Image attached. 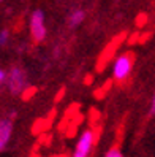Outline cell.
I'll return each mask as SVG.
<instances>
[{
    "label": "cell",
    "instance_id": "6da1fadb",
    "mask_svg": "<svg viewBox=\"0 0 155 157\" xmlns=\"http://www.w3.org/2000/svg\"><path fill=\"white\" fill-rule=\"evenodd\" d=\"M27 87H29L27 71L17 63H13V65L8 67V79L5 84L8 94L11 97H21Z\"/></svg>",
    "mask_w": 155,
    "mask_h": 157
},
{
    "label": "cell",
    "instance_id": "7a4b0ae2",
    "mask_svg": "<svg viewBox=\"0 0 155 157\" xmlns=\"http://www.w3.org/2000/svg\"><path fill=\"white\" fill-rule=\"evenodd\" d=\"M133 62H135L133 52H124L120 56H117L113 65V81L124 82L133 70Z\"/></svg>",
    "mask_w": 155,
    "mask_h": 157
},
{
    "label": "cell",
    "instance_id": "3957f363",
    "mask_svg": "<svg viewBox=\"0 0 155 157\" xmlns=\"http://www.w3.org/2000/svg\"><path fill=\"white\" fill-rule=\"evenodd\" d=\"M29 30H30V36L33 38L35 43H41L48 35V29H46V16L44 11L36 8L32 11L30 19H29Z\"/></svg>",
    "mask_w": 155,
    "mask_h": 157
},
{
    "label": "cell",
    "instance_id": "277c9868",
    "mask_svg": "<svg viewBox=\"0 0 155 157\" xmlns=\"http://www.w3.org/2000/svg\"><path fill=\"white\" fill-rule=\"evenodd\" d=\"M16 116H17L16 109H10V111H6L5 116H2V119H0V151L2 152L10 146L13 130H14Z\"/></svg>",
    "mask_w": 155,
    "mask_h": 157
},
{
    "label": "cell",
    "instance_id": "5b68a950",
    "mask_svg": "<svg viewBox=\"0 0 155 157\" xmlns=\"http://www.w3.org/2000/svg\"><path fill=\"white\" fill-rule=\"evenodd\" d=\"M94 144H95V132L92 128H86L78 138L71 157H89L94 149Z\"/></svg>",
    "mask_w": 155,
    "mask_h": 157
},
{
    "label": "cell",
    "instance_id": "8992f818",
    "mask_svg": "<svg viewBox=\"0 0 155 157\" xmlns=\"http://www.w3.org/2000/svg\"><path fill=\"white\" fill-rule=\"evenodd\" d=\"M84 19H86V11L83 10V8L75 6V8H71V10L68 11L67 22H68V25L71 27V29H76L78 25H81L84 22Z\"/></svg>",
    "mask_w": 155,
    "mask_h": 157
},
{
    "label": "cell",
    "instance_id": "52a82bcc",
    "mask_svg": "<svg viewBox=\"0 0 155 157\" xmlns=\"http://www.w3.org/2000/svg\"><path fill=\"white\" fill-rule=\"evenodd\" d=\"M105 157H124V152L120 151L119 146H113V147H109V149L106 151Z\"/></svg>",
    "mask_w": 155,
    "mask_h": 157
},
{
    "label": "cell",
    "instance_id": "ba28073f",
    "mask_svg": "<svg viewBox=\"0 0 155 157\" xmlns=\"http://www.w3.org/2000/svg\"><path fill=\"white\" fill-rule=\"evenodd\" d=\"M8 40H10V30H8V29H2V30H0V46L5 48V46L8 44Z\"/></svg>",
    "mask_w": 155,
    "mask_h": 157
},
{
    "label": "cell",
    "instance_id": "9c48e42d",
    "mask_svg": "<svg viewBox=\"0 0 155 157\" xmlns=\"http://www.w3.org/2000/svg\"><path fill=\"white\" fill-rule=\"evenodd\" d=\"M35 92H36V87H33V86H29L25 90H24V94L21 95V98L22 100H29L32 95H35Z\"/></svg>",
    "mask_w": 155,
    "mask_h": 157
},
{
    "label": "cell",
    "instance_id": "30bf717a",
    "mask_svg": "<svg viewBox=\"0 0 155 157\" xmlns=\"http://www.w3.org/2000/svg\"><path fill=\"white\" fill-rule=\"evenodd\" d=\"M6 79H8V68H0V86L5 87L6 84Z\"/></svg>",
    "mask_w": 155,
    "mask_h": 157
},
{
    "label": "cell",
    "instance_id": "8fae6325",
    "mask_svg": "<svg viewBox=\"0 0 155 157\" xmlns=\"http://www.w3.org/2000/svg\"><path fill=\"white\" fill-rule=\"evenodd\" d=\"M155 116V92L152 95V100H150V106H149V117H153Z\"/></svg>",
    "mask_w": 155,
    "mask_h": 157
},
{
    "label": "cell",
    "instance_id": "7c38bea8",
    "mask_svg": "<svg viewBox=\"0 0 155 157\" xmlns=\"http://www.w3.org/2000/svg\"><path fill=\"white\" fill-rule=\"evenodd\" d=\"M146 21H147V16H146L144 13H141L138 17H136V25H138V27H141L142 24H146Z\"/></svg>",
    "mask_w": 155,
    "mask_h": 157
},
{
    "label": "cell",
    "instance_id": "4fadbf2b",
    "mask_svg": "<svg viewBox=\"0 0 155 157\" xmlns=\"http://www.w3.org/2000/svg\"><path fill=\"white\" fill-rule=\"evenodd\" d=\"M84 84H92V75H86V79H84Z\"/></svg>",
    "mask_w": 155,
    "mask_h": 157
},
{
    "label": "cell",
    "instance_id": "5bb4252c",
    "mask_svg": "<svg viewBox=\"0 0 155 157\" xmlns=\"http://www.w3.org/2000/svg\"><path fill=\"white\" fill-rule=\"evenodd\" d=\"M62 95H63V89H60V92H59V95H57V97H56V100H59V98H60V97H62Z\"/></svg>",
    "mask_w": 155,
    "mask_h": 157
}]
</instances>
